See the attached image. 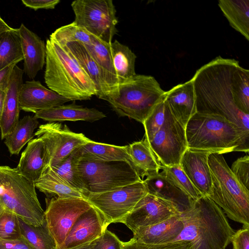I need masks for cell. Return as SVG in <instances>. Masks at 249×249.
I'll use <instances>...</instances> for the list:
<instances>
[{
    "label": "cell",
    "instance_id": "5b68a950",
    "mask_svg": "<svg viewBox=\"0 0 249 249\" xmlns=\"http://www.w3.org/2000/svg\"><path fill=\"white\" fill-rule=\"evenodd\" d=\"M208 162L212 178L211 193L208 196L231 220L249 227V190L236 179L223 154L209 155Z\"/></svg>",
    "mask_w": 249,
    "mask_h": 249
},
{
    "label": "cell",
    "instance_id": "e575fe53",
    "mask_svg": "<svg viewBox=\"0 0 249 249\" xmlns=\"http://www.w3.org/2000/svg\"><path fill=\"white\" fill-rule=\"evenodd\" d=\"M234 102L242 112L249 114V71L240 65L235 69L232 76Z\"/></svg>",
    "mask_w": 249,
    "mask_h": 249
},
{
    "label": "cell",
    "instance_id": "484cf974",
    "mask_svg": "<svg viewBox=\"0 0 249 249\" xmlns=\"http://www.w3.org/2000/svg\"><path fill=\"white\" fill-rule=\"evenodd\" d=\"M75 153L79 159L106 161H124L129 162L134 167L127 151V145L117 146L90 140L76 148Z\"/></svg>",
    "mask_w": 249,
    "mask_h": 249
},
{
    "label": "cell",
    "instance_id": "8fae6325",
    "mask_svg": "<svg viewBox=\"0 0 249 249\" xmlns=\"http://www.w3.org/2000/svg\"><path fill=\"white\" fill-rule=\"evenodd\" d=\"M148 144L161 165H179L187 148L185 127L174 117L166 104L164 123Z\"/></svg>",
    "mask_w": 249,
    "mask_h": 249
},
{
    "label": "cell",
    "instance_id": "4316f807",
    "mask_svg": "<svg viewBox=\"0 0 249 249\" xmlns=\"http://www.w3.org/2000/svg\"><path fill=\"white\" fill-rule=\"evenodd\" d=\"M84 45L102 70L109 89V95L119 85L111 55L110 45L92 35L90 43Z\"/></svg>",
    "mask_w": 249,
    "mask_h": 249
},
{
    "label": "cell",
    "instance_id": "ba28073f",
    "mask_svg": "<svg viewBox=\"0 0 249 249\" xmlns=\"http://www.w3.org/2000/svg\"><path fill=\"white\" fill-rule=\"evenodd\" d=\"M77 167L87 196L142 180L132 164L126 161L79 159Z\"/></svg>",
    "mask_w": 249,
    "mask_h": 249
},
{
    "label": "cell",
    "instance_id": "c3c4849f",
    "mask_svg": "<svg viewBox=\"0 0 249 249\" xmlns=\"http://www.w3.org/2000/svg\"><path fill=\"white\" fill-rule=\"evenodd\" d=\"M12 29L13 28L9 26L0 16V35Z\"/></svg>",
    "mask_w": 249,
    "mask_h": 249
},
{
    "label": "cell",
    "instance_id": "8992f818",
    "mask_svg": "<svg viewBox=\"0 0 249 249\" xmlns=\"http://www.w3.org/2000/svg\"><path fill=\"white\" fill-rule=\"evenodd\" d=\"M165 92L153 76L136 74L127 81L119 84L106 101L120 116L128 117L143 124L164 99Z\"/></svg>",
    "mask_w": 249,
    "mask_h": 249
},
{
    "label": "cell",
    "instance_id": "d6a6232c",
    "mask_svg": "<svg viewBox=\"0 0 249 249\" xmlns=\"http://www.w3.org/2000/svg\"><path fill=\"white\" fill-rule=\"evenodd\" d=\"M22 238L33 249H56L55 241L50 233L45 220L40 225L28 224L19 218Z\"/></svg>",
    "mask_w": 249,
    "mask_h": 249
},
{
    "label": "cell",
    "instance_id": "60d3db41",
    "mask_svg": "<svg viewBox=\"0 0 249 249\" xmlns=\"http://www.w3.org/2000/svg\"><path fill=\"white\" fill-rule=\"evenodd\" d=\"M122 249H192L189 241L176 240L158 245L147 244L137 241L133 238L129 241L123 242Z\"/></svg>",
    "mask_w": 249,
    "mask_h": 249
},
{
    "label": "cell",
    "instance_id": "7402d4cb",
    "mask_svg": "<svg viewBox=\"0 0 249 249\" xmlns=\"http://www.w3.org/2000/svg\"><path fill=\"white\" fill-rule=\"evenodd\" d=\"M49 167V159L44 143L36 138L28 142L22 152L16 169L28 180L34 182Z\"/></svg>",
    "mask_w": 249,
    "mask_h": 249
},
{
    "label": "cell",
    "instance_id": "9c48e42d",
    "mask_svg": "<svg viewBox=\"0 0 249 249\" xmlns=\"http://www.w3.org/2000/svg\"><path fill=\"white\" fill-rule=\"evenodd\" d=\"M71 6L74 22L109 45L118 32L116 11L111 0H76Z\"/></svg>",
    "mask_w": 249,
    "mask_h": 249
},
{
    "label": "cell",
    "instance_id": "f35d334b",
    "mask_svg": "<svg viewBox=\"0 0 249 249\" xmlns=\"http://www.w3.org/2000/svg\"><path fill=\"white\" fill-rule=\"evenodd\" d=\"M21 238L19 218L14 213L0 208V239L13 240Z\"/></svg>",
    "mask_w": 249,
    "mask_h": 249
},
{
    "label": "cell",
    "instance_id": "ac0fdd59",
    "mask_svg": "<svg viewBox=\"0 0 249 249\" xmlns=\"http://www.w3.org/2000/svg\"><path fill=\"white\" fill-rule=\"evenodd\" d=\"M164 100L172 115L185 127L197 112L196 96L192 79L166 91Z\"/></svg>",
    "mask_w": 249,
    "mask_h": 249
},
{
    "label": "cell",
    "instance_id": "681fc988",
    "mask_svg": "<svg viewBox=\"0 0 249 249\" xmlns=\"http://www.w3.org/2000/svg\"><path fill=\"white\" fill-rule=\"evenodd\" d=\"M5 97V92L0 90V120L2 114Z\"/></svg>",
    "mask_w": 249,
    "mask_h": 249
},
{
    "label": "cell",
    "instance_id": "83f0119b",
    "mask_svg": "<svg viewBox=\"0 0 249 249\" xmlns=\"http://www.w3.org/2000/svg\"><path fill=\"white\" fill-rule=\"evenodd\" d=\"M127 151L141 178L160 172L161 164L145 139L127 145Z\"/></svg>",
    "mask_w": 249,
    "mask_h": 249
},
{
    "label": "cell",
    "instance_id": "b9f144b4",
    "mask_svg": "<svg viewBox=\"0 0 249 249\" xmlns=\"http://www.w3.org/2000/svg\"><path fill=\"white\" fill-rule=\"evenodd\" d=\"M231 170L241 185L249 190V156L248 155L236 160Z\"/></svg>",
    "mask_w": 249,
    "mask_h": 249
},
{
    "label": "cell",
    "instance_id": "cb8c5ba5",
    "mask_svg": "<svg viewBox=\"0 0 249 249\" xmlns=\"http://www.w3.org/2000/svg\"><path fill=\"white\" fill-rule=\"evenodd\" d=\"M34 117L50 122L64 121L93 122L104 118L106 116L96 108L71 104L38 111L35 113Z\"/></svg>",
    "mask_w": 249,
    "mask_h": 249
},
{
    "label": "cell",
    "instance_id": "4fadbf2b",
    "mask_svg": "<svg viewBox=\"0 0 249 249\" xmlns=\"http://www.w3.org/2000/svg\"><path fill=\"white\" fill-rule=\"evenodd\" d=\"M34 135L44 143L51 167L59 164L76 148L91 140L83 133L71 131L66 124L55 122L39 125Z\"/></svg>",
    "mask_w": 249,
    "mask_h": 249
},
{
    "label": "cell",
    "instance_id": "74e56055",
    "mask_svg": "<svg viewBox=\"0 0 249 249\" xmlns=\"http://www.w3.org/2000/svg\"><path fill=\"white\" fill-rule=\"evenodd\" d=\"M91 37L90 34L73 21L55 30L50 35V39L62 46L76 41L88 44L90 42Z\"/></svg>",
    "mask_w": 249,
    "mask_h": 249
},
{
    "label": "cell",
    "instance_id": "4dcf8cb0",
    "mask_svg": "<svg viewBox=\"0 0 249 249\" xmlns=\"http://www.w3.org/2000/svg\"><path fill=\"white\" fill-rule=\"evenodd\" d=\"M110 52L118 83L121 84L131 79L136 74L135 54L118 40L110 44Z\"/></svg>",
    "mask_w": 249,
    "mask_h": 249
},
{
    "label": "cell",
    "instance_id": "7a4b0ae2",
    "mask_svg": "<svg viewBox=\"0 0 249 249\" xmlns=\"http://www.w3.org/2000/svg\"><path fill=\"white\" fill-rule=\"evenodd\" d=\"M180 216L184 227L175 241H189L192 249H225L231 243L235 231L222 209L209 197L194 201Z\"/></svg>",
    "mask_w": 249,
    "mask_h": 249
},
{
    "label": "cell",
    "instance_id": "7c38bea8",
    "mask_svg": "<svg viewBox=\"0 0 249 249\" xmlns=\"http://www.w3.org/2000/svg\"><path fill=\"white\" fill-rule=\"evenodd\" d=\"M92 207L87 199L78 197H57L49 201L45 218L56 249L63 244L77 218Z\"/></svg>",
    "mask_w": 249,
    "mask_h": 249
},
{
    "label": "cell",
    "instance_id": "f1b7e54d",
    "mask_svg": "<svg viewBox=\"0 0 249 249\" xmlns=\"http://www.w3.org/2000/svg\"><path fill=\"white\" fill-rule=\"evenodd\" d=\"M218 5L230 25L249 40V0H219Z\"/></svg>",
    "mask_w": 249,
    "mask_h": 249
},
{
    "label": "cell",
    "instance_id": "d590c367",
    "mask_svg": "<svg viewBox=\"0 0 249 249\" xmlns=\"http://www.w3.org/2000/svg\"><path fill=\"white\" fill-rule=\"evenodd\" d=\"M78 159L74 150L62 161L50 167L65 181L82 193L87 198V192L77 167Z\"/></svg>",
    "mask_w": 249,
    "mask_h": 249
},
{
    "label": "cell",
    "instance_id": "836d02e7",
    "mask_svg": "<svg viewBox=\"0 0 249 249\" xmlns=\"http://www.w3.org/2000/svg\"><path fill=\"white\" fill-rule=\"evenodd\" d=\"M23 60L18 29L0 35V71Z\"/></svg>",
    "mask_w": 249,
    "mask_h": 249
},
{
    "label": "cell",
    "instance_id": "ee69618b",
    "mask_svg": "<svg viewBox=\"0 0 249 249\" xmlns=\"http://www.w3.org/2000/svg\"><path fill=\"white\" fill-rule=\"evenodd\" d=\"M233 249H249V227L235 231L231 240Z\"/></svg>",
    "mask_w": 249,
    "mask_h": 249
},
{
    "label": "cell",
    "instance_id": "f546056e",
    "mask_svg": "<svg viewBox=\"0 0 249 249\" xmlns=\"http://www.w3.org/2000/svg\"><path fill=\"white\" fill-rule=\"evenodd\" d=\"M34 183L36 188L46 195H57L60 198L78 197L87 199L82 193L65 181L49 166Z\"/></svg>",
    "mask_w": 249,
    "mask_h": 249
},
{
    "label": "cell",
    "instance_id": "8d00e7d4",
    "mask_svg": "<svg viewBox=\"0 0 249 249\" xmlns=\"http://www.w3.org/2000/svg\"><path fill=\"white\" fill-rule=\"evenodd\" d=\"M161 170L170 181L192 201H196L202 196L183 172L180 165L173 166L161 165Z\"/></svg>",
    "mask_w": 249,
    "mask_h": 249
},
{
    "label": "cell",
    "instance_id": "d4e9b609",
    "mask_svg": "<svg viewBox=\"0 0 249 249\" xmlns=\"http://www.w3.org/2000/svg\"><path fill=\"white\" fill-rule=\"evenodd\" d=\"M143 181L148 194L175 202L182 211L194 202L171 182L162 172L149 176Z\"/></svg>",
    "mask_w": 249,
    "mask_h": 249
},
{
    "label": "cell",
    "instance_id": "f907efd6",
    "mask_svg": "<svg viewBox=\"0 0 249 249\" xmlns=\"http://www.w3.org/2000/svg\"><path fill=\"white\" fill-rule=\"evenodd\" d=\"M92 242L69 249H92Z\"/></svg>",
    "mask_w": 249,
    "mask_h": 249
},
{
    "label": "cell",
    "instance_id": "ab89813d",
    "mask_svg": "<svg viewBox=\"0 0 249 249\" xmlns=\"http://www.w3.org/2000/svg\"><path fill=\"white\" fill-rule=\"evenodd\" d=\"M165 111L166 104L163 99L156 106L142 124L145 129L144 139L148 143L162 125Z\"/></svg>",
    "mask_w": 249,
    "mask_h": 249
},
{
    "label": "cell",
    "instance_id": "52a82bcc",
    "mask_svg": "<svg viewBox=\"0 0 249 249\" xmlns=\"http://www.w3.org/2000/svg\"><path fill=\"white\" fill-rule=\"evenodd\" d=\"M0 208L34 226L45 221V211L38 199L34 183L17 169L0 166Z\"/></svg>",
    "mask_w": 249,
    "mask_h": 249
},
{
    "label": "cell",
    "instance_id": "7bdbcfd3",
    "mask_svg": "<svg viewBox=\"0 0 249 249\" xmlns=\"http://www.w3.org/2000/svg\"><path fill=\"white\" fill-rule=\"evenodd\" d=\"M123 242L107 229L101 236L92 241V249H122Z\"/></svg>",
    "mask_w": 249,
    "mask_h": 249
},
{
    "label": "cell",
    "instance_id": "44dd1931",
    "mask_svg": "<svg viewBox=\"0 0 249 249\" xmlns=\"http://www.w3.org/2000/svg\"><path fill=\"white\" fill-rule=\"evenodd\" d=\"M23 70L16 65L12 72L10 82L5 91L2 116L0 120V136L2 140L13 130L19 121L20 107L18 93L23 83Z\"/></svg>",
    "mask_w": 249,
    "mask_h": 249
},
{
    "label": "cell",
    "instance_id": "30bf717a",
    "mask_svg": "<svg viewBox=\"0 0 249 249\" xmlns=\"http://www.w3.org/2000/svg\"><path fill=\"white\" fill-rule=\"evenodd\" d=\"M147 194L142 180L112 191L89 194L87 199L101 214L108 227L111 223H119Z\"/></svg>",
    "mask_w": 249,
    "mask_h": 249
},
{
    "label": "cell",
    "instance_id": "7dc6e473",
    "mask_svg": "<svg viewBox=\"0 0 249 249\" xmlns=\"http://www.w3.org/2000/svg\"><path fill=\"white\" fill-rule=\"evenodd\" d=\"M17 63H13L0 71V90L5 92L8 87L12 72Z\"/></svg>",
    "mask_w": 249,
    "mask_h": 249
},
{
    "label": "cell",
    "instance_id": "1f68e13d",
    "mask_svg": "<svg viewBox=\"0 0 249 249\" xmlns=\"http://www.w3.org/2000/svg\"><path fill=\"white\" fill-rule=\"evenodd\" d=\"M37 119L25 116L16 125L13 130L5 138L4 143L11 155H18L23 146L34 136V131L38 126Z\"/></svg>",
    "mask_w": 249,
    "mask_h": 249
},
{
    "label": "cell",
    "instance_id": "e0dca14e",
    "mask_svg": "<svg viewBox=\"0 0 249 249\" xmlns=\"http://www.w3.org/2000/svg\"><path fill=\"white\" fill-rule=\"evenodd\" d=\"M212 153L187 148L179 165L193 184L202 196H208L212 188V178L208 159Z\"/></svg>",
    "mask_w": 249,
    "mask_h": 249
},
{
    "label": "cell",
    "instance_id": "9a60e30c",
    "mask_svg": "<svg viewBox=\"0 0 249 249\" xmlns=\"http://www.w3.org/2000/svg\"><path fill=\"white\" fill-rule=\"evenodd\" d=\"M107 227L101 214L92 206L77 218L63 244L56 249H69L91 242L101 236Z\"/></svg>",
    "mask_w": 249,
    "mask_h": 249
},
{
    "label": "cell",
    "instance_id": "277c9868",
    "mask_svg": "<svg viewBox=\"0 0 249 249\" xmlns=\"http://www.w3.org/2000/svg\"><path fill=\"white\" fill-rule=\"evenodd\" d=\"M187 148L224 154L232 151L249 153L239 129L225 117L196 112L185 126Z\"/></svg>",
    "mask_w": 249,
    "mask_h": 249
},
{
    "label": "cell",
    "instance_id": "bcb514c9",
    "mask_svg": "<svg viewBox=\"0 0 249 249\" xmlns=\"http://www.w3.org/2000/svg\"><path fill=\"white\" fill-rule=\"evenodd\" d=\"M0 249H33L23 238L13 240L0 239Z\"/></svg>",
    "mask_w": 249,
    "mask_h": 249
},
{
    "label": "cell",
    "instance_id": "6da1fadb",
    "mask_svg": "<svg viewBox=\"0 0 249 249\" xmlns=\"http://www.w3.org/2000/svg\"><path fill=\"white\" fill-rule=\"evenodd\" d=\"M239 62L216 57L198 69L193 77L197 112L225 117L239 129L249 146V114L240 110L233 97L232 76Z\"/></svg>",
    "mask_w": 249,
    "mask_h": 249
},
{
    "label": "cell",
    "instance_id": "f6af8a7d",
    "mask_svg": "<svg viewBox=\"0 0 249 249\" xmlns=\"http://www.w3.org/2000/svg\"><path fill=\"white\" fill-rule=\"evenodd\" d=\"M26 7L36 11L38 9H53L60 2L59 0H22Z\"/></svg>",
    "mask_w": 249,
    "mask_h": 249
},
{
    "label": "cell",
    "instance_id": "603a6c76",
    "mask_svg": "<svg viewBox=\"0 0 249 249\" xmlns=\"http://www.w3.org/2000/svg\"><path fill=\"white\" fill-rule=\"evenodd\" d=\"M61 46L70 53L92 80L97 91L96 96L106 101L109 94L108 87L102 70L85 45L76 41L68 43Z\"/></svg>",
    "mask_w": 249,
    "mask_h": 249
},
{
    "label": "cell",
    "instance_id": "2e32d148",
    "mask_svg": "<svg viewBox=\"0 0 249 249\" xmlns=\"http://www.w3.org/2000/svg\"><path fill=\"white\" fill-rule=\"evenodd\" d=\"M71 100L47 89L39 81H27L18 93L20 109L35 114L38 111L64 105Z\"/></svg>",
    "mask_w": 249,
    "mask_h": 249
},
{
    "label": "cell",
    "instance_id": "ffe728a7",
    "mask_svg": "<svg viewBox=\"0 0 249 249\" xmlns=\"http://www.w3.org/2000/svg\"><path fill=\"white\" fill-rule=\"evenodd\" d=\"M180 213L157 224L138 228L132 231L133 238L137 241L151 245L175 241L184 227Z\"/></svg>",
    "mask_w": 249,
    "mask_h": 249
},
{
    "label": "cell",
    "instance_id": "d6986e66",
    "mask_svg": "<svg viewBox=\"0 0 249 249\" xmlns=\"http://www.w3.org/2000/svg\"><path fill=\"white\" fill-rule=\"evenodd\" d=\"M23 57V71L33 79L41 70L46 60V44L36 34L23 23L18 28Z\"/></svg>",
    "mask_w": 249,
    "mask_h": 249
},
{
    "label": "cell",
    "instance_id": "3957f363",
    "mask_svg": "<svg viewBox=\"0 0 249 249\" xmlns=\"http://www.w3.org/2000/svg\"><path fill=\"white\" fill-rule=\"evenodd\" d=\"M44 80L49 89L71 101L87 100L97 95L95 86L63 47L47 39Z\"/></svg>",
    "mask_w": 249,
    "mask_h": 249
},
{
    "label": "cell",
    "instance_id": "5bb4252c",
    "mask_svg": "<svg viewBox=\"0 0 249 249\" xmlns=\"http://www.w3.org/2000/svg\"><path fill=\"white\" fill-rule=\"evenodd\" d=\"M181 211L175 202L148 193L119 223L124 224L133 231L139 227L160 222Z\"/></svg>",
    "mask_w": 249,
    "mask_h": 249
}]
</instances>
